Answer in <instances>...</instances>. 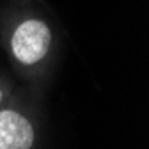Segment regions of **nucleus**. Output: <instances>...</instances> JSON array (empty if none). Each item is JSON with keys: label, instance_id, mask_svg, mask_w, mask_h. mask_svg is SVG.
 I'll return each instance as SVG.
<instances>
[{"label": "nucleus", "instance_id": "f257e3e1", "mask_svg": "<svg viewBox=\"0 0 149 149\" xmlns=\"http://www.w3.org/2000/svg\"><path fill=\"white\" fill-rule=\"evenodd\" d=\"M0 41L22 78L36 82L50 71L55 55V30L30 2L9 6L0 16Z\"/></svg>", "mask_w": 149, "mask_h": 149}, {"label": "nucleus", "instance_id": "f03ea898", "mask_svg": "<svg viewBox=\"0 0 149 149\" xmlns=\"http://www.w3.org/2000/svg\"><path fill=\"white\" fill-rule=\"evenodd\" d=\"M37 121L20 94H13L0 107V149H36Z\"/></svg>", "mask_w": 149, "mask_h": 149}, {"label": "nucleus", "instance_id": "7ed1b4c3", "mask_svg": "<svg viewBox=\"0 0 149 149\" xmlns=\"http://www.w3.org/2000/svg\"><path fill=\"white\" fill-rule=\"evenodd\" d=\"M14 92V82L7 77L6 73L0 71V107L6 103V100Z\"/></svg>", "mask_w": 149, "mask_h": 149}, {"label": "nucleus", "instance_id": "20e7f679", "mask_svg": "<svg viewBox=\"0 0 149 149\" xmlns=\"http://www.w3.org/2000/svg\"><path fill=\"white\" fill-rule=\"evenodd\" d=\"M18 2H41V0H18Z\"/></svg>", "mask_w": 149, "mask_h": 149}]
</instances>
